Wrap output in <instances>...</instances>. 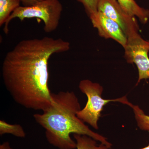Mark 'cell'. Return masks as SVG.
Masks as SVG:
<instances>
[{
    "label": "cell",
    "instance_id": "6da1fadb",
    "mask_svg": "<svg viewBox=\"0 0 149 149\" xmlns=\"http://www.w3.org/2000/svg\"><path fill=\"white\" fill-rule=\"evenodd\" d=\"M69 42L45 37L22 40L6 54L2 76L17 103L28 109L45 110L52 105L49 61L54 54L67 52Z\"/></svg>",
    "mask_w": 149,
    "mask_h": 149
},
{
    "label": "cell",
    "instance_id": "7a4b0ae2",
    "mask_svg": "<svg viewBox=\"0 0 149 149\" xmlns=\"http://www.w3.org/2000/svg\"><path fill=\"white\" fill-rule=\"evenodd\" d=\"M52 105L42 113L33 115L37 123L45 130L49 143L59 149H74L76 143L70 134L86 135L111 149L112 145L106 137L91 130L77 116L81 109L75 93L69 91L52 93Z\"/></svg>",
    "mask_w": 149,
    "mask_h": 149
},
{
    "label": "cell",
    "instance_id": "3957f363",
    "mask_svg": "<svg viewBox=\"0 0 149 149\" xmlns=\"http://www.w3.org/2000/svg\"><path fill=\"white\" fill-rule=\"evenodd\" d=\"M62 11L63 6L59 0H42L34 5L20 6L4 24V32L8 33L9 24L13 19L17 18L22 21L26 18H37L43 20L44 31L51 33L58 27Z\"/></svg>",
    "mask_w": 149,
    "mask_h": 149
},
{
    "label": "cell",
    "instance_id": "277c9868",
    "mask_svg": "<svg viewBox=\"0 0 149 149\" xmlns=\"http://www.w3.org/2000/svg\"><path fill=\"white\" fill-rule=\"evenodd\" d=\"M79 88L87 96L88 100L85 107L77 112V117L96 130L99 129L98 122L106 105L111 102L123 104L127 99L126 96H124L115 99H104L102 97V86L88 79L81 80L79 83Z\"/></svg>",
    "mask_w": 149,
    "mask_h": 149
},
{
    "label": "cell",
    "instance_id": "5b68a950",
    "mask_svg": "<svg viewBox=\"0 0 149 149\" xmlns=\"http://www.w3.org/2000/svg\"><path fill=\"white\" fill-rule=\"evenodd\" d=\"M124 47L125 58L129 63H135L139 71L136 85L141 80L149 79V41L144 40L139 32L128 36Z\"/></svg>",
    "mask_w": 149,
    "mask_h": 149
},
{
    "label": "cell",
    "instance_id": "8992f818",
    "mask_svg": "<svg viewBox=\"0 0 149 149\" xmlns=\"http://www.w3.org/2000/svg\"><path fill=\"white\" fill-rule=\"evenodd\" d=\"M97 11L117 22L126 37L139 32V25L136 17L128 14L116 0H99Z\"/></svg>",
    "mask_w": 149,
    "mask_h": 149
},
{
    "label": "cell",
    "instance_id": "52a82bcc",
    "mask_svg": "<svg viewBox=\"0 0 149 149\" xmlns=\"http://www.w3.org/2000/svg\"><path fill=\"white\" fill-rule=\"evenodd\" d=\"M89 17L93 27L97 29L100 37L113 39L123 48L125 47L127 37L117 22L99 11Z\"/></svg>",
    "mask_w": 149,
    "mask_h": 149
},
{
    "label": "cell",
    "instance_id": "ba28073f",
    "mask_svg": "<svg viewBox=\"0 0 149 149\" xmlns=\"http://www.w3.org/2000/svg\"><path fill=\"white\" fill-rule=\"evenodd\" d=\"M124 10L130 16L137 17L143 24L149 19V10L141 7L135 0H116Z\"/></svg>",
    "mask_w": 149,
    "mask_h": 149
},
{
    "label": "cell",
    "instance_id": "9c48e42d",
    "mask_svg": "<svg viewBox=\"0 0 149 149\" xmlns=\"http://www.w3.org/2000/svg\"><path fill=\"white\" fill-rule=\"evenodd\" d=\"M21 0H0V26L6 24L12 13L20 6Z\"/></svg>",
    "mask_w": 149,
    "mask_h": 149
},
{
    "label": "cell",
    "instance_id": "30bf717a",
    "mask_svg": "<svg viewBox=\"0 0 149 149\" xmlns=\"http://www.w3.org/2000/svg\"><path fill=\"white\" fill-rule=\"evenodd\" d=\"M73 137L76 141L77 149H110L104 144L98 145L97 141L86 135L74 134Z\"/></svg>",
    "mask_w": 149,
    "mask_h": 149
},
{
    "label": "cell",
    "instance_id": "8fae6325",
    "mask_svg": "<svg viewBox=\"0 0 149 149\" xmlns=\"http://www.w3.org/2000/svg\"><path fill=\"white\" fill-rule=\"evenodd\" d=\"M124 104L132 108L139 128L141 130L149 131V116L146 114L139 106L133 104L128 100L124 103Z\"/></svg>",
    "mask_w": 149,
    "mask_h": 149
},
{
    "label": "cell",
    "instance_id": "7c38bea8",
    "mask_svg": "<svg viewBox=\"0 0 149 149\" xmlns=\"http://www.w3.org/2000/svg\"><path fill=\"white\" fill-rule=\"evenodd\" d=\"M10 134L18 138H24L26 133L23 127L19 124H10L3 120H0V135Z\"/></svg>",
    "mask_w": 149,
    "mask_h": 149
},
{
    "label": "cell",
    "instance_id": "4fadbf2b",
    "mask_svg": "<svg viewBox=\"0 0 149 149\" xmlns=\"http://www.w3.org/2000/svg\"><path fill=\"white\" fill-rule=\"evenodd\" d=\"M82 4L88 16L97 13V6L99 0H77Z\"/></svg>",
    "mask_w": 149,
    "mask_h": 149
},
{
    "label": "cell",
    "instance_id": "5bb4252c",
    "mask_svg": "<svg viewBox=\"0 0 149 149\" xmlns=\"http://www.w3.org/2000/svg\"><path fill=\"white\" fill-rule=\"evenodd\" d=\"M41 1L42 0H21V2L23 6H29L34 5Z\"/></svg>",
    "mask_w": 149,
    "mask_h": 149
},
{
    "label": "cell",
    "instance_id": "9a60e30c",
    "mask_svg": "<svg viewBox=\"0 0 149 149\" xmlns=\"http://www.w3.org/2000/svg\"><path fill=\"white\" fill-rule=\"evenodd\" d=\"M0 149H13L11 148L9 143L8 142H4L0 146Z\"/></svg>",
    "mask_w": 149,
    "mask_h": 149
},
{
    "label": "cell",
    "instance_id": "2e32d148",
    "mask_svg": "<svg viewBox=\"0 0 149 149\" xmlns=\"http://www.w3.org/2000/svg\"><path fill=\"white\" fill-rule=\"evenodd\" d=\"M140 149H149V145H148V146H147L146 147H144V148H143Z\"/></svg>",
    "mask_w": 149,
    "mask_h": 149
}]
</instances>
